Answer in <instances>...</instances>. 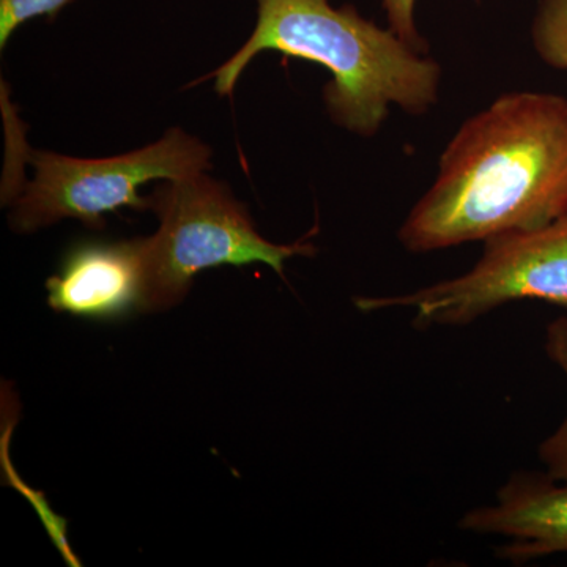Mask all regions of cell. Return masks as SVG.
I'll use <instances>...</instances> for the list:
<instances>
[{
  "label": "cell",
  "mask_w": 567,
  "mask_h": 567,
  "mask_svg": "<svg viewBox=\"0 0 567 567\" xmlns=\"http://www.w3.org/2000/svg\"><path fill=\"white\" fill-rule=\"evenodd\" d=\"M567 216V99L511 92L464 122L399 229L431 252L537 229Z\"/></svg>",
  "instance_id": "1"
},
{
  "label": "cell",
  "mask_w": 567,
  "mask_h": 567,
  "mask_svg": "<svg viewBox=\"0 0 567 567\" xmlns=\"http://www.w3.org/2000/svg\"><path fill=\"white\" fill-rule=\"evenodd\" d=\"M265 51L319 63L331 73L323 102L347 132L379 133L391 106L423 115L439 100L442 69L390 28L365 20L353 6L330 0H257L251 37L210 76L215 91L233 95L246 66Z\"/></svg>",
  "instance_id": "2"
},
{
  "label": "cell",
  "mask_w": 567,
  "mask_h": 567,
  "mask_svg": "<svg viewBox=\"0 0 567 567\" xmlns=\"http://www.w3.org/2000/svg\"><path fill=\"white\" fill-rule=\"evenodd\" d=\"M158 230L144 238L142 312L169 311L185 300L194 278L210 268L265 264L284 278V265L315 256L309 241L276 245L257 230L248 207L207 173L159 183L148 196Z\"/></svg>",
  "instance_id": "3"
},
{
  "label": "cell",
  "mask_w": 567,
  "mask_h": 567,
  "mask_svg": "<svg viewBox=\"0 0 567 567\" xmlns=\"http://www.w3.org/2000/svg\"><path fill=\"white\" fill-rule=\"evenodd\" d=\"M212 148L181 128L140 151L110 158H74L35 152L33 178L14 199L10 224L14 233L32 234L63 219H78L92 229L104 227V215L122 208L148 210L141 186L177 181L212 167Z\"/></svg>",
  "instance_id": "4"
},
{
  "label": "cell",
  "mask_w": 567,
  "mask_h": 567,
  "mask_svg": "<svg viewBox=\"0 0 567 567\" xmlns=\"http://www.w3.org/2000/svg\"><path fill=\"white\" fill-rule=\"evenodd\" d=\"M543 300L567 308V216L537 229L496 235L484 241L475 267L457 278L413 293L363 297L360 311L410 308L420 328L475 322L499 306Z\"/></svg>",
  "instance_id": "5"
},
{
  "label": "cell",
  "mask_w": 567,
  "mask_h": 567,
  "mask_svg": "<svg viewBox=\"0 0 567 567\" xmlns=\"http://www.w3.org/2000/svg\"><path fill=\"white\" fill-rule=\"evenodd\" d=\"M55 312L92 320H118L144 308V238L81 241L69 249L47 281Z\"/></svg>",
  "instance_id": "6"
},
{
  "label": "cell",
  "mask_w": 567,
  "mask_h": 567,
  "mask_svg": "<svg viewBox=\"0 0 567 567\" xmlns=\"http://www.w3.org/2000/svg\"><path fill=\"white\" fill-rule=\"evenodd\" d=\"M461 528L511 539L498 558L528 563L567 551V481L540 473H516L499 488L495 505L466 513Z\"/></svg>",
  "instance_id": "7"
},
{
  "label": "cell",
  "mask_w": 567,
  "mask_h": 567,
  "mask_svg": "<svg viewBox=\"0 0 567 567\" xmlns=\"http://www.w3.org/2000/svg\"><path fill=\"white\" fill-rule=\"evenodd\" d=\"M532 39L540 61L567 73V0H540Z\"/></svg>",
  "instance_id": "8"
},
{
  "label": "cell",
  "mask_w": 567,
  "mask_h": 567,
  "mask_svg": "<svg viewBox=\"0 0 567 567\" xmlns=\"http://www.w3.org/2000/svg\"><path fill=\"white\" fill-rule=\"evenodd\" d=\"M548 358L561 368L567 377V317L548 323L546 334ZM539 457L546 465L547 475L557 481H567V416L557 431L539 446Z\"/></svg>",
  "instance_id": "9"
},
{
  "label": "cell",
  "mask_w": 567,
  "mask_h": 567,
  "mask_svg": "<svg viewBox=\"0 0 567 567\" xmlns=\"http://www.w3.org/2000/svg\"><path fill=\"white\" fill-rule=\"evenodd\" d=\"M70 0H0V48H6L24 22L55 18Z\"/></svg>",
  "instance_id": "10"
},
{
  "label": "cell",
  "mask_w": 567,
  "mask_h": 567,
  "mask_svg": "<svg viewBox=\"0 0 567 567\" xmlns=\"http://www.w3.org/2000/svg\"><path fill=\"white\" fill-rule=\"evenodd\" d=\"M415 3L416 0H382L391 31L413 50L427 54V43L416 29Z\"/></svg>",
  "instance_id": "11"
}]
</instances>
